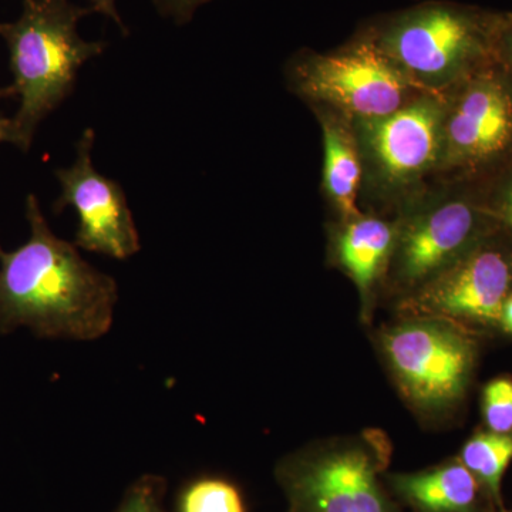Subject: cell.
<instances>
[{
  "label": "cell",
  "instance_id": "obj_1",
  "mask_svg": "<svg viewBox=\"0 0 512 512\" xmlns=\"http://www.w3.org/2000/svg\"><path fill=\"white\" fill-rule=\"evenodd\" d=\"M26 218L28 241L10 252L0 245V333L28 328L39 338L100 339L113 325L116 279L53 234L36 195H28Z\"/></svg>",
  "mask_w": 512,
  "mask_h": 512
},
{
  "label": "cell",
  "instance_id": "obj_2",
  "mask_svg": "<svg viewBox=\"0 0 512 512\" xmlns=\"http://www.w3.org/2000/svg\"><path fill=\"white\" fill-rule=\"evenodd\" d=\"M93 12L70 0H23L19 18L0 23L13 74L10 90L19 97L12 126L13 146L20 150H29L40 123L73 93L84 64L106 50V43L80 36V20Z\"/></svg>",
  "mask_w": 512,
  "mask_h": 512
},
{
  "label": "cell",
  "instance_id": "obj_3",
  "mask_svg": "<svg viewBox=\"0 0 512 512\" xmlns=\"http://www.w3.org/2000/svg\"><path fill=\"white\" fill-rule=\"evenodd\" d=\"M389 440L379 431L312 444L282 458L276 483L286 512H406L384 481Z\"/></svg>",
  "mask_w": 512,
  "mask_h": 512
},
{
  "label": "cell",
  "instance_id": "obj_4",
  "mask_svg": "<svg viewBox=\"0 0 512 512\" xmlns=\"http://www.w3.org/2000/svg\"><path fill=\"white\" fill-rule=\"evenodd\" d=\"M380 346L400 393L414 409L444 412L466 394L476 346L460 325L410 316L384 330Z\"/></svg>",
  "mask_w": 512,
  "mask_h": 512
},
{
  "label": "cell",
  "instance_id": "obj_5",
  "mask_svg": "<svg viewBox=\"0 0 512 512\" xmlns=\"http://www.w3.org/2000/svg\"><path fill=\"white\" fill-rule=\"evenodd\" d=\"M291 76L298 92L360 120L402 109L414 86L369 32L338 52L302 57L293 63Z\"/></svg>",
  "mask_w": 512,
  "mask_h": 512
},
{
  "label": "cell",
  "instance_id": "obj_6",
  "mask_svg": "<svg viewBox=\"0 0 512 512\" xmlns=\"http://www.w3.org/2000/svg\"><path fill=\"white\" fill-rule=\"evenodd\" d=\"M370 35L416 87L443 86L480 45L476 20L444 3L397 13Z\"/></svg>",
  "mask_w": 512,
  "mask_h": 512
},
{
  "label": "cell",
  "instance_id": "obj_7",
  "mask_svg": "<svg viewBox=\"0 0 512 512\" xmlns=\"http://www.w3.org/2000/svg\"><path fill=\"white\" fill-rule=\"evenodd\" d=\"M94 141L93 128H86L77 141L74 163L55 171L62 192L53 211L59 215L74 208L77 212L79 225L73 241L77 248L124 261L140 251V235L126 192L94 167Z\"/></svg>",
  "mask_w": 512,
  "mask_h": 512
},
{
  "label": "cell",
  "instance_id": "obj_8",
  "mask_svg": "<svg viewBox=\"0 0 512 512\" xmlns=\"http://www.w3.org/2000/svg\"><path fill=\"white\" fill-rule=\"evenodd\" d=\"M511 285L512 266L507 256L495 249H476L417 286L403 303V311L456 325H491L500 322Z\"/></svg>",
  "mask_w": 512,
  "mask_h": 512
},
{
  "label": "cell",
  "instance_id": "obj_9",
  "mask_svg": "<svg viewBox=\"0 0 512 512\" xmlns=\"http://www.w3.org/2000/svg\"><path fill=\"white\" fill-rule=\"evenodd\" d=\"M360 121L370 158L387 181L413 180L443 158L444 113L434 100H419L379 119Z\"/></svg>",
  "mask_w": 512,
  "mask_h": 512
},
{
  "label": "cell",
  "instance_id": "obj_10",
  "mask_svg": "<svg viewBox=\"0 0 512 512\" xmlns=\"http://www.w3.org/2000/svg\"><path fill=\"white\" fill-rule=\"evenodd\" d=\"M476 232V212L467 202H444L421 212L394 245L397 276L417 288L468 254Z\"/></svg>",
  "mask_w": 512,
  "mask_h": 512
},
{
  "label": "cell",
  "instance_id": "obj_11",
  "mask_svg": "<svg viewBox=\"0 0 512 512\" xmlns=\"http://www.w3.org/2000/svg\"><path fill=\"white\" fill-rule=\"evenodd\" d=\"M512 138V100L494 80L473 84L444 117L443 158L481 161L501 153Z\"/></svg>",
  "mask_w": 512,
  "mask_h": 512
},
{
  "label": "cell",
  "instance_id": "obj_12",
  "mask_svg": "<svg viewBox=\"0 0 512 512\" xmlns=\"http://www.w3.org/2000/svg\"><path fill=\"white\" fill-rule=\"evenodd\" d=\"M397 503L412 512H495L476 476L457 458L413 473L384 474Z\"/></svg>",
  "mask_w": 512,
  "mask_h": 512
},
{
  "label": "cell",
  "instance_id": "obj_13",
  "mask_svg": "<svg viewBox=\"0 0 512 512\" xmlns=\"http://www.w3.org/2000/svg\"><path fill=\"white\" fill-rule=\"evenodd\" d=\"M396 245L392 225L377 218L357 217L350 220L338 241L340 264L355 281L367 302L370 289L382 274L387 258Z\"/></svg>",
  "mask_w": 512,
  "mask_h": 512
},
{
  "label": "cell",
  "instance_id": "obj_14",
  "mask_svg": "<svg viewBox=\"0 0 512 512\" xmlns=\"http://www.w3.org/2000/svg\"><path fill=\"white\" fill-rule=\"evenodd\" d=\"M323 140L326 188L340 214L346 220H355L360 217L357 191L362 174L355 141L345 127L330 120L323 124Z\"/></svg>",
  "mask_w": 512,
  "mask_h": 512
},
{
  "label": "cell",
  "instance_id": "obj_15",
  "mask_svg": "<svg viewBox=\"0 0 512 512\" xmlns=\"http://www.w3.org/2000/svg\"><path fill=\"white\" fill-rule=\"evenodd\" d=\"M458 460L483 484L495 508H504L503 480L512 463V434H474L461 448Z\"/></svg>",
  "mask_w": 512,
  "mask_h": 512
},
{
  "label": "cell",
  "instance_id": "obj_16",
  "mask_svg": "<svg viewBox=\"0 0 512 512\" xmlns=\"http://www.w3.org/2000/svg\"><path fill=\"white\" fill-rule=\"evenodd\" d=\"M175 512H248L244 493L234 481L221 476L191 478L178 490Z\"/></svg>",
  "mask_w": 512,
  "mask_h": 512
},
{
  "label": "cell",
  "instance_id": "obj_17",
  "mask_svg": "<svg viewBox=\"0 0 512 512\" xmlns=\"http://www.w3.org/2000/svg\"><path fill=\"white\" fill-rule=\"evenodd\" d=\"M167 481L156 474H144L128 485L114 512H167Z\"/></svg>",
  "mask_w": 512,
  "mask_h": 512
},
{
  "label": "cell",
  "instance_id": "obj_18",
  "mask_svg": "<svg viewBox=\"0 0 512 512\" xmlns=\"http://www.w3.org/2000/svg\"><path fill=\"white\" fill-rule=\"evenodd\" d=\"M483 414L488 430L512 434V382L505 377L491 380L483 393Z\"/></svg>",
  "mask_w": 512,
  "mask_h": 512
},
{
  "label": "cell",
  "instance_id": "obj_19",
  "mask_svg": "<svg viewBox=\"0 0 512 512\" xmlns=\"http://www.w3.org/2000/svg\"><path fill=\"white\" fill-rule=\"evenodd\" d=\"M208 2L211 0H153L157 12L177 26L190 23L197 10Z\"/></svg>",
  "mask_w": 512,
  "mask_h": 512
},
{
  "label": "cell",
  "instance_id": "obj_20",
  "mask_svg": "<svg viewBox=\"0 0 512 512\" xmlns=\"http://www.w3.org/2000/svg\"><path fill=\"white\" fill-rule=\"evenodd\" d=\"M90 8L94 10V12L101 13V15L106 16L113 20L117 26H119L121 32L127 33L126 23L121 19L119 9H117V0H89Z\"/></svg>",
  "mask_w": 512,
  "mask_h": 512
},
{
  "label": "cell",
  "instance_id": "obj_21",
  "mask_svg": "<svg viewBox=\"0 0 512 512\" xmlns=\"http://www.w3.org/2000/svg\"><path fill=\"white\" fill-rule=\"evenodd\" d=\"M0 143H15V133H13L12 119L0 117Z\"/></svg>",
  "mask_w": 512,
  "mask_h": 512
},
{
  "label": "cell",
  "instance_id": "obj_22",
  "mask_svg": "<svg viewBox=\"0 0 512 512\" xmlns=\"http://www.w3.org/2000/svg\"><path fill=\"white\" fill-rule=\"evenodd\" d=\"M500 323L503 325L504 330L512 335V295L508 296L501 312Z\"/></svg>",
  "mask_w": 512,
  "mask_h": 512
},
{
  "label": "cell",
  "instance_id": "obj_23",
  "mask_svg": "<svg viewBox=\"0 0 512 512\" xmlns=\"http://www.w3.org/2000/svg\"><path fill=\"white\" fill-rule=\"evenodd\" d=\"M504 214L505 218H507L508 222L512 225V187L511 190L508 191L507 198H505Z\"/></svg>",
  "mask_w": 512,
  "mask_h": 512
},
{
  "label": "cell",
  "instance_id": "obj_24",
  "mask_svg": "<svg viewBox=\"0 0 512 512\" xmlns=\"http://www.w3.org/2000/svg\"><path fill=\"white\" fill-rule=\"evenodd\" d=\"M6 96H13L12 90H10V87H9V89H0V100H2L3 97H6Z\"/></svg>",
  "mask_w": 512,
  "mask_h": 512
},
{
  "label": "cell",
  "instance_id": "obj_25",
  "mask_svg": "<svg viewBox=\"0 0 512 512\" xmlns=\"http://www.w3.org/2000/svg\"><path fill=\"white\" fill-rule=\"evenodd\" d=\"M495 512H512V510H505V508H501V510H497Z\"/></svg>",
  "mask_w": 512,
  "mask_h": 512
},
{
  "label": "cell",
  "instance_id": "obj_26",
  "mask_svg": "<svg viewBox=\"0 0 512 512\" xmlns=\"http://www.w3.org/2000/svg\"><path fill=\"white\" fill-rule=\"evenodd\" d=\"M508 42H510V49H511V53H512V33L510 35V39H508Z\"/></svg>",
  "mask_w": 512,
  "mask_h": 512
}]
</instances>
